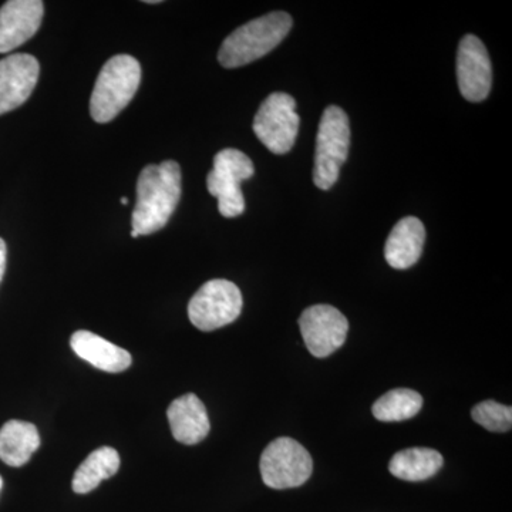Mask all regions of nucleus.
I'll use <instances>...</instances> for the list:
<instances>
[{
  "label": "nucleus",
  "mask_w": 512,
  "mask_h": 512,
  "mask_svg": "<svg viewBox=\"0 0 512 512\" xmlns=\"http://www.w3.org/2000/svg\"><path fill=\"white\" fill-rule=\"evenodd\" d=\"M6 256H8V248H6V242L0 238V282L6 271Z\"/></svg>",
  "instance_id": "21"
},
{
  "label": "nucleus",
  "mask_w": 512,
  "mask_h": 512,
  "mask_svg": "<svg viewBox=\"0 0 512 512\" xmlns=\"http://www.w3.org/2000/svg\"><path fill=\"white\" fill-rule=\"evenodd\" d=\"M141 83V66L130 55L111 57L94 84L90 114L97 123H110L126 109Z\"/></svg>",
  "instance_id": "3"
},
{
  "label": "nucleus",
  "mask_w": 512,
  "mask_h": 512,
  "mask_svg": "<svg viewBox=\"0 0 512 512\" xmlns=\"http://www.w3.org/2000/svg\"><path fill=\"white\" fill-rule=\"evenodd\" d=\"M426 241V229L416 217L397 222L384 247V258L394 269H409L417 264Z\"/></svg>",
  "instance_id": "15"
},
{
  "label": "nucleus",
  "mask_w": 512,
  "mask_h": 512,
  "mask_svg": "<svg viewBox=\"0 0 512 512\" xmlns=\"http://www.w3.org/2000/svg\"><path fill=\"white\" fill-rule=\"evenodd\" d=\"M39 73L40 64L35 56L15 53L0 60V116L28 101Z\"/></svg>",
  "instance_id": "11"
},
{
  "label": "nucleus",
  "mask_w": 512,
  "mask_h": 512,
  "mask_svg": "<svg viewBox=\"0 0 512 512\" xmlns=\"http://www.w3.org/2000/svg\"><path fill=\"white\" fill-rule=\"evenodd\" d=\"M2 487H3V480H2V477H0V491H2Z\"/></svg>",
  "instance_id": "24"
},
{
  "label": "nucleus",
  "mask_w": 512,
  "mask_h": 512,
  "mask_svg": "<svg viewBox=\"0 0 512 512\" xmlns=\"http://www.w3.org/2000/svg\"><path fill=\"white\" fill-rule=\"evenodd\" d=\"M242 305V293L234 282L212 279L192 296L188 316L195 328L212 332L235 322L241 315Z\"/></svg>",
  "instance_id": "6"
},
{
  "label": "nucleus",
  "mask_w": 512,
  "mask_h": 512,
  "mask_svg": "<svg viewBox=\"0 0 512 512\" xmlns=\"http://www.w3.org/2000/svg\"><path fill=\"white\" fill-rule=\"evenodd\" d=\"M291 28L292 18L286 12H272L251 20L224 40L218 60L225 69L247 66L281 45Z\"/></svg>",
  "instance_id": "2"
},
{
  "label": "nucleus",
  "mask_w": 512,
  "mask_h": 512,
  "mask_svg": "<svg viewBox=\"0 0 512 512\" xmlns=\"http://www.w3.org/2000/svg\"><path fill=\"white\" fill-rule=\"evenodd\" d=\"M42 0H9L0 8V53L12 52L32 39L42 25Z\"/></svg>",
  "instance_id": "12"
},
{
  "label": "nucleus",
  "mask_w": 512,
  "mask_h": 512,
  "mask_svg": "<svg viewBox=\"0 0 512 512\" xmlns=\"http://www.w3.org/2000/svg\"><path fill=\"white\" fill-rule=\"evenodd\" d=\"M181 198V168L175 161L150 164L137 181V201L131 215V237L151 235L170 221Z\"/></svg>",
  "instance_id": "1"
},
{
  "label": "nucleus",
  "mask_w": 512,
  "mask_h": 512,
  "mask_svg": "<svg viewBox=\"0 0 512 512\" xmlns=\"http://www.w3.org/2000/svg\"><path fill=\"white\" fill-rule=\"evenodd\" d=\"M40 447V436L35 424L10 420L0 429V460L10 467H22Z\"/></svg>",
  "instance_id": "16"
},
{
  "label": "nucleus",
  "mask_w": 512,
  "mask_h": 512,
  "mask_svg": "<svg viewBox=\"0 0 512 512\" xmlns=\"http://www.w3.org/2000/svg\"><path fill=\"white\" fill-rule=\"evenodd\" d=\"M296 101L286 93H272L259 107L254 119V133L271 153H289L299 133Z\"/></svg>",
  "instance_id": "8"
},
{
  "label": "nucleus",
  "mask_w": 512,
  "mask_h": 512,
  "mask_svg": "<svg viewBox=\"0 0 512 512\" xmlns=\"http://www.w3.org/2000/svg\"><path fill=\"white\" fill-rule=\"evenodd\" d=\"M174 439L187 446L201 443L210 433L211 424L204 403L195 394L175 399L167 410Z\"/></svg>",
  "instance_id": "13"
},
{
  "label": "nucleus",
  "mask_w": 512,
  "mask_h": 512,
  "mask_svg": "<svg viewBox=\"0 0 512 512\" xmlns=\"http://www.w3.org/2000/svg\"><path fill=\"white\" fill-rule=\"evenodd\" d=\"M443 456L433 448H407L394 454L389 470L404 481H424L439 473Z\"/></svg>",
  "instance_id": "18"
},
{
  "label": "nucleus",
  "mask_w": 512,
  "mask_h": 512,
  "mask_svg": "<svg viewBox=\"0 0 512 512\" xmlns=\"http://www.w3.org/2000/svg\"><path fill=\"white\" fill-rule=\"evenodd\" d=\"M473 420L488 431L494 433H505L510 431L512 426V409L493 400H487L477 404L471 412Z\"/></svg>",
  "instance_id": "20"
},
{
  "label": "nucleus",
  "mask_w": 512,
  "mask_h": 512,
  "mask_svg": "<svg viewBox=\"0 0 512 512\" xmlns=\"http://www.w3.org/2000/svg\"><path fill=\"white\" fill-rule=\"evenodd\" d=\"M261 476L274 490L301 487L312 476L311 454L298 441L279 437L265 448L261 456Z\"/></svg>",
  "instance_id": "7"
},
{
  "label": "nucleus",
  "mask_w": 512,
  "mask_h": 512,
  "mask_svg": "<svg viewBox=\"0 0 512 512\" xmlns=\"http://www.w3.org/2000/svg\"><path fill=\"white\" fill-rule=\"evenodd\" d=\"M251 158L235 148H225L214 158V168L207 175V188L218 200V210L225 218L244 214L245 198L241 184L254 177Z\"/></svg>",
  "instance_id": "5"
},
{
  "label": "nucleus",
  "mask_w": 512,
  "mask_h": 512,
  "mask_svg": "<svg viewBox=\"0 0 512 512\" xmlns=\"http://www.w3.org/2000/svg\"><path fill=\"white\" fill-rule=\"evenodd\" d=\"M121 204H123V205H127L128 204V200H127L126 197L121 198Z\"/></svg>",
  "instance_id": "23"
},
{
  "label": "nucleus",
  "mask_w": 512,
  "mask_h": 512,
  "mask_svg": "<svg viewBox=\"0 0 512 512\" xmlns=\"http://www.w3.org/2000/svg\"><path fill=\"white\" fill-rule=\"evenodd\" d=\"M303 342L313 356L328 357L348 338L349 322L339 309L330 305H315L303 311L299 318Z\"/></svg>",
  "instance_id": "9"
},
{
  "label": "nucleus",
  "mask_w": 512,
  "mask_h": 512,
  "mask_svg": "<svg viewBox=\"0 0 512 512\" xmlns=\"http://www.w3.org/2000/svg\"><path fill=\"white\" fill-rule=\"evenodd\" d=\"M350 124L348 114L338 106L323 111L316 137L313 183L328 191L339 180L340 168L348 160Z\"/></svg>",
  "instance_id": "4"
},
{
  "label": "nucleus",
  "mask_w": 512,
  "mask_h": 512,
  "mask_svg": "<svg viewBox=\"0 0 512 512\" xmlns=\"http://www.w3.org/2000/svg\"><path fill=\"white\" fill-rule=\"evenodd\" d=\"M457 82L461 96L471 103H480L487 99L491 92V60L487 47L477 36H464L458 45Z\"/></svg>",
  "instance_id": "10"
},
{
  "label": "nucleus",
  "mask_w": 512,
  "mask_h": 512,
  "mask_svg": "<svg viewBox=\"0 0 512 512\" xmlns=\"http://www.w3.org/2000/svg\"><path fill=\"white\" fill-rule=\"evenodd\" d=\"M70 346L80 359L107 373H120L131 366V355L89 330H77L70 338Z\"/></svg>",
  "instance_id": "14"
},
{
  "label": "nucleus",
  "mask_w": 512,
  "mask_h": 512,
  "mask_svg": "<svg viewBox=\"0 0 512 512\" xmlns=\"http://www.w3.org/2000/svg\"><path fill=\"white\" fill-rule=\"evenodd\" d=\"M148 5H157V3H161L160 0H147Z\"/></svg>",
  "instance_id": "22"
},
{
  "label": "nucleus",
  "mask_w": 512,
  "mask_h": 512,
  "mask_svg": "<svg viewBox=\"0 0 512 512\" xmlns=\"http://www.w3.org/2000/svg\"><path fill=\"white\" fill-rule=\"evenodd\" d=\"M423 407V397L410 389L390 390L373 404V416L380 421L412 419Z\"/></svg>",
  "instance_id": "19"
},
{
  "label": "nucleus",
  "mask_w": 512,
  "mask_h": 512,
  "mask_svg": "<svg viewBox=\"0 0 512 512\" xmlns=\"http://www.w3.org/2000/svg\"><path fill=\"white\" fill-rule=\"evenodd\" d=\"M119 468L120 456L114 448H97L74 473L72 483L74 493H92L99 487L101 481L109 480L114 474H117Z\"/></svg>",
  "instance_id": "17"
}]
</instances>
